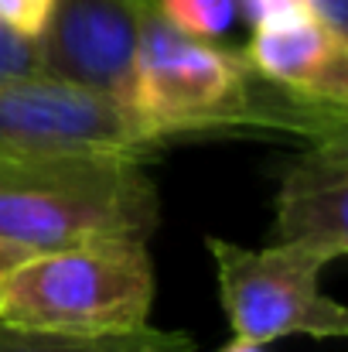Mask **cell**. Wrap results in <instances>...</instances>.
Listing matches in <instances>:
<instances>
[{
    "instance_id": "cell-5",
    "label": "cell",
    "mask_w": 348,
    "mask_h": 352,
    "mask_svg": "<svg viewBox=\"0 0 348 352\" xmlns=\"http://www.w3.org/2000/svg\"><path fill=\"white\" fill-rule=\"evenodd\" d=\"M58 147H103L154 157V144L140 123L113 96L34 76L0 79V157L24 151H58Z\"/></svg>"
},
{
    "instance_id": "cell-12",
    "label": "cell",
    "mask_w": 348,
    "mask_h": 352,
    "mask_svg": "<svg viewBox=\"0 0 348 352\" xmlns=\"http://www.w3.org/2000/svg\"><path fill=\"white\" fill-rule=\"evenodd\" d=\"M55 7H58V0H0V24L41 41V34L51 24Z\"/></svg>"
},
{
    "instance_id": "cell-17",
    "label": "cell",
    "mask_w": 348,
    "mask_h": 352,
    "mask_svg": "<svg viewBox=\"0 0 348 352\" xmlns=\"http://www.w3.org/2000/svg\"><path fill=\"white\" fill-rule=\"evenodd\" d=\"M27 250H21V246H10V243H0V277H3V270L14 263V260H21Z\"/></svg>"
},
{
    "instance_id": "cell-14",
    "label": "cell",
    "mask_w": 348,
    "mask_h": 352,
    "mask_svg": "<svg viewBox=\"0 0 348 352\" xmlns=\"http://www.w3.org/2000/svg\"><path fill=\"white\" fill-rule=\"evenodd\" d=\"M239 14L253 28H266V24L314 14V0H239Z\"/></svg>"
},
{
    "instance_id": "cell-3",
    "label": "cell",
    "mask_w": 348,
    "mask_h": 352,
    "mask_svg": "<svg viewBox=\"0 0 348 352\" xmlns=\"http://www.w3.org/2000/svg\"><path fill=\"white\" fill-rule=\"evenodd\" d=\"M273 86L253 72L242 48H219L164 24L143 21L123 110L154 144L185 133H266Z\"/></svg>"
},
{
    "instance_id": "cell-13",
    "label": "cell",
    "mask_w": 348,
    "mask_h": 352,
    "mask_svg": "<svg viewBox=\"0 0 348 352\" xmlns=\"http://www.w3.org/2000/svg\"><path fill=\"white\" fill-rule=\"evenodd\" d=\"M41 72V45L27 34H17L0 24V79L3 76H34Z\"/></svg>"
},
{
    "instance_id": "cell-4",
    "label": "cell",
    "mask_w": 348,
    "mask_h": 352,
    "mask_svg": "<svg viewBox=\"0 0 348 352\" xmlns=\"http://www.w3.org/2000/svg\"><path fill=\"white\" fill-rule=\"evenodd\" d=\"M219 301L232 336L253 342H277L287 336L348 339V305L321 291L328 263L342 260L332 246L314 239H270L253 250L222 236L205 239Z\"/></svg>"
},
{
    "instance_id": "cell-1",
    "label": "cell",
    "mask_w": 348,
    "mask_h": 352,
    "mask_svg": "<svg viewBox=\"0 0 348 352\" xmlns=\"http://www.w3.org/2000/svg\"><path fill=\"white\" fill-rule=\"evenodd\" d=\"M143 161L103 147L3 154L0 243L34 253L100 236L150 239L161 223V199Z\"/></svg>"
},
{
    "instance_id": "cell-9",
    "label": "cell",
    "mask_w": 348,
    "mask_h": 352,
    "mask_svg": "<svg viewBox=\"0 0 348 352\" xmlns=\"http://www.w3.org/2000/svg\"><path fill=\"white\" fill-rule=\"evenodd\" d=\"M0 352H195V339L154 325L116 336H58L0 325Z\"/></svg>"
},
{
    "instance_id": "cell-2",
    "label": "cell",
    "mask_w": 348,
    "mask_h": 352,
    "mask_svg": "<svg viewBox=\"0 0 348 352\" xmlns=\"http://www.w3.org/2000/svg\"><path fill=\"white\" fill-rule=\"evenodd\" d=\"M147 239L100 236L14 260L0 277V325L58 336H116L150 325Z\"/></svg>"
},
{
    "instance_id": "cell-16",
    "label": "cell",
    "mask_w": 348,
    "mask_h": 352,
    "mask_svg": "<svg viewBox=\"0 0 348 352\" xmlns=\"http://www.w3.org/2000/svg\"><path fill=\"white\" fill-rule=\"evenodd\" d=\"M219 352H266V346L263 342H253V339H242V336H232Z\"/></svg>"
},
{
    "instance_id": "cell-6",
    "label": "cell",
    "mask_w": 348,
    "mask_h": 352,
    "mask_svg": "<svg viewBox=\"0 0 348 352\" xmlns=\"http://www.w3.org/2000/svg\"><path fill=\"white\" fill-rule=\"evenodd\" d=\"M150 0H58L41 34V72L123 103Z\"/></svg>"
},
{
    "instance_id": "cell-15",
    "label": "cell",
    "mask_w": 348,
    "mask_h": 352,
    "mask_svg": "<svg viewBox=\"0 0 348 352\" xmlns=\"http://www.w3.org/2000/svg\"><path fill=\"white\" fill-rule=\"evenodd\" d=\"M314 10H318V17H325L342 34H348V0H314Z\"/></svg>"
},
{
    "instance_id": "cell-7",
    "label": "cell",
    "mask_w": 348,
    "mask_h": 352,
    "mask_svg": "<svg viewBox=\"0 0 348 352\" xmlns=\"http://www.w3.org/2000/svg\"><path fill=\"white\" fill-rule=\"evenodd\" d=\"M242 55L259 79L297 100L348 107V34L318 17V10L253 28Z\"/></svg>"
},
{
    "instance_id": "cell-11",
    "label": "cell",
    "mask_w": 348,
    "mask_h": 352,
    "mask_svg": "<svg viewBox=\"0 0 348 352\" xmlns=\"http://www.w3.org/2000/svg\"><path fill=\"white\" fill-rule=\"evenodd\" d=\"M154 14L181 34L216 41L239 17V0H150Z\"/></svg>"
},
{
    "instance_id": "cell-10",
    "label": "cell",
    "mask_w": 348,
    "mask_h": 352,
    "mask_svg": "<svg viewBox=\"0 0 348 352\" xmlns=\"http://www.w3.org/2000/svg\"><path fill=\"white\" fill-rule=\"evenodd\" d=\"M277 133L301 137L308 147L348 157V107L308 103V100H297V96L283 93L280 96V113H277Z\"/></svg>"
},
{
    "instance_id": "cell-8",
    "label": "cell",
    "mask_w": 348,
    "mask_h": 352,
    "mask_svg": "<svg viewBox=\"0 0 348 352\" xmlns=\"http://www.w3.org/2000/svg\"><path fill=\"white\" fill-rule=\"evenodd\" d=\"M273 239H314L348 256V157L308 147L280 175Z\"/></svg>"
}]
</instances>
